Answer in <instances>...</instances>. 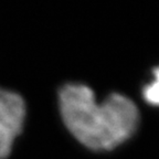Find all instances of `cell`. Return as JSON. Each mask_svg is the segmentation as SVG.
Wrapping results in <instances>:
<instances>
[{"label": "cell", "mask_w": 159, "mask_h": 159, "mask_svg": "<svg viewBox=\"0 0 159 159\" xmlns=\"http://www.w3.org/2000/svg\"><path fill=\"white\" fill-rule=\"evenodd\" d=\"M60 111L65 126L85 147L111 150L136 130L139 112L133 101L113 93L102 103L82 84H66L59 93Z\"/></svg>", "instance_id": "obj_1"}, {"label": "cell", "mask_w": 159, "mask_h": 159, "mask_svg": "<svg viewBox=\"0 0 159 159\" xmlns=\"http://www.w3.org/2000/svg\"><path fill=\"white\" fill-rule=\"evenodd\" d=\"M25 104L19 94L0 87V159H7L21 133Z\"/></svg>", "instance_id": "obj_2"}, {"label": "cell", "mask_w": 159, "mask_h": 159, "mask_svg": "<svg viewBox=\"0 0 159 159\" xmlns=\"http://www.w3.org/2000/svg\"><path fill=\"white\" fill-rule=\"evenodd\" d=\"M154 81L144 89V97L149 104L159 106V67L154 70Z\"/></svg>", "instance_id": "obj_3"}]
</instances>
